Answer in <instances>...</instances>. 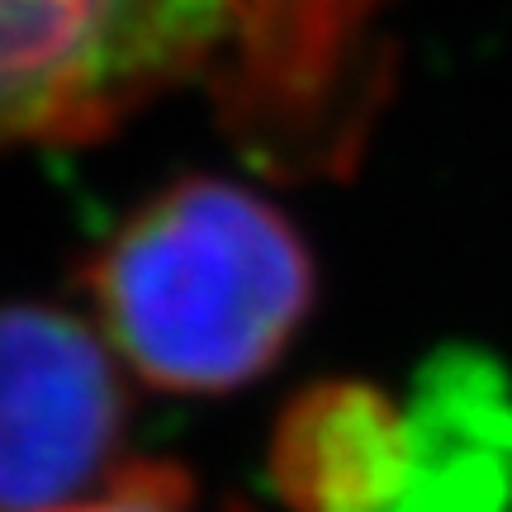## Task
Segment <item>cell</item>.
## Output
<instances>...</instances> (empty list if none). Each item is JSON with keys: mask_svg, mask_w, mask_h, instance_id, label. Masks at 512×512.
<instances>
[{"mask_svg": "<svg viewBox=\"0 0 512 512\" xmlns=\"http://www.w3.org/2000/svg\"><path fill=\"white\" fill-rule=\"evenodd\" d=\"M408 437L399 394L366 380L313 384L275 427V494L294 512H384L408 465Z\"/></svg>", "mask_w": 512, "mask_h": 512, "instance_id": "obj_5", "label": "cell"}, {"mask_svg": "<svg viewBox=\"0 0 512 512\" xmlns=\"http://www.w3.org/2000/svg\"><path fill=\"white\" fill-rule=\"evenodd\" d=\"M408 465L384 512H512V375L470 347L437 351L408 394Z\"/></svg>", "mask_w": 512, "mask_h": 512, "instance_id": "obj_4", "label": "cell"}, {"mask_svg": "<svg viewBox=\"0 0 512 512\" xmlns=\"http://www.w3.org/2000/svg\"><path fill=\"white\" fill-rule=\"evenodd\" d=\"M57 512H200V494L185 470L162 460H128L124 470L95 494Z\"/></svg>", "mask_w": 512, "mask_h": 512, "instance_id": "obj_6", "label": "cell"}, {"mask_svg": "<svg viewBox=\"0 0 512 512\" xmlns=\"http://www.w3.org/2000/svg\"><path fill=\"white\" fill-rule=\"evenodd\" d=\"M86 290L91 323L138 384L233 394L294 347L318 266L280 204L223 176H185L100 242Z\"/></svg>", "mask_w": 512, "mask_h": 512, "instance_id": "obj_1", "label": "cell"}, {"mask_svg": "<svg viewBox=\"0 0 512 512\" xmlns=\"http://www.w3.org/2000/svg\"><path fill=\"white\" fill-rule=\"evenodd\" d=\"M247 0H0V157L95 143L219 67Z\"/></svg>", "mask_w": 512, "mask_h": 512, "instance_id": "obj_2", "label": "cell"}, {"mask_svg": "<svg viewBox=\"0 0 512 512\" xmlns=\"http://www.w3.org/2000/svg\"><path fill=\"white\" fill-rule=\"evenodd\" d=\"M128 380L91 318L0 304V512H57L124 470Z\"/></svg>", "mask_w": 512, "mask_h": 512, "instance_id": "obj_3", "label": "cell"}]
</instances>
